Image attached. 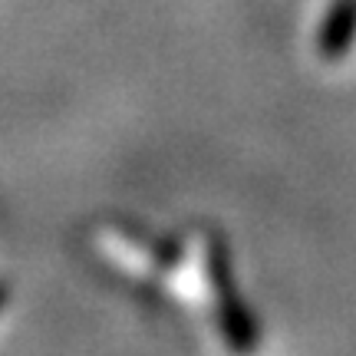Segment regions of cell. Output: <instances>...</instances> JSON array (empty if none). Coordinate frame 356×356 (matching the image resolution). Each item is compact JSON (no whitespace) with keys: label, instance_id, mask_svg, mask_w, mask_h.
I'll return each instance as SVG.
<instances>
[{"label":"cell","instance_id":"cell-1","mask_svg":"<svg viewBox=\"0 0 356 356\" xmlns=\"http://www.w3.org/2000/svg\"><path fill=\"white\" fill-rule=\"evenodd\" d=\"M208 270H211V280H215L218 291V320H221V330L228 337L231 346L238 350H251L257 343V330H254V317L248 314L241 293L234 287V277H231V264L228 254H225V244L218 241L208 254Z\"/></svg>","mask_w":356,"mask_h":356},{"label":"cell","instance_id":"cell-2","mask_svg":"<svg viewBox=\"0 0 356 356\" xmlns=\"http://www.w3.org/2000/svg\"><path fill=\"white\" fill-rule=\"evenodd\" d=\"M356 33V0H337L327 24L320 30V53L323 56H340L350 50Z\"/></svg>","mask_w":356,"mask_h":356},{"label":"cell","instance_id":"cell-3","mask_svg":"<svg viewBox=\"0 0 356 356\" xmlns=\"http://www.w3.org/2000/svg\"><path fill=\"white\" fill-rule=\"evenodd\" d=\"M0 304H3V287H0Z\"/></svg>","mask_w":356,"mask_h":356}]
</instances>
